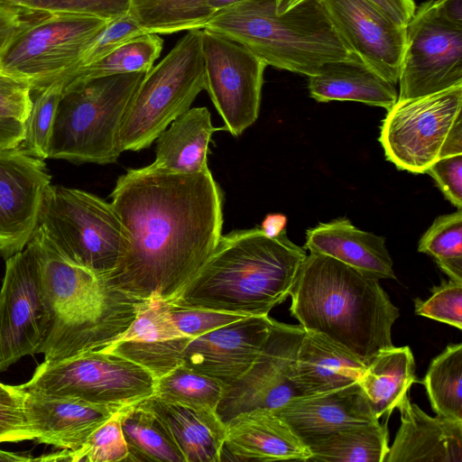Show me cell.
Masks as SVG:
<instances>
[{"instance_id": "1", "label": "cell", "mask_w": 462, "mask_h": 462, "mask_svg": "<svg viewBox=\"0 0 462 462\" xmlns=\"http://www.w3.org/2000/svg\"><path fill=\"white\" fill-rule=\"evenodd\" d=\"M122 250L106 283L138 299L173 300L217 246L223 192L209 170L168 173L129 169L110 194Z\"/></svg>"}, {"instance_id": "2", "label": "cell", "mask_w": 462, "mask_h": 462, "mask_svg": "<svg viewBox=\"0 0 462 462\" xmlns=\"http://www.w3.org/2000/svg\"><path fill=\"white\" fill-rule=\"evenodd\" d=\"M380 280L321 254H307L290 297L291 315L318 335L367 365L393 346L400 316Z\"/></svg>"}, {"instance_id": "3", "label": "cell", "mask_w": 462, "mask_h": 462, "mask_svg": "<svg viewBox=\"0 0 462 462\" xmlns=\"http://www.w3.org/2000/svg\"><path fill=\"white\" fill-rule=\"evenodd\" d=\"M307 256L286 230L267 236L260 226L221 236L196 275L169 303L243 316H267L291 294Z\"/></svg>"}, {"instance_id": "4", "label": "cell", "mask_w": 462, "mask_h": 462, "mask_svg": "<svg viewBox=\"0 0 462 462\" xmlns=\"http://www.w3.org/2000/svg\"><path fill=\"white\" fill-rule=\"evenodd\" d=\"M33 236L51 313L40 353L44 360H60L104 350L130 326L142 299L116 290L103 277L66 261L39 228Z\"/></svg>"}, {"instance_id": "5", "label": "cell", "mask_w": 462, "mask_h": 462, "mask_svg": "<svg viewBox=\"0 0 462 462\" xmlns=\"http://www.w3.org/2000/svg\"><path fill=\"white\" fill-rule=\"evenodd\" d=\"M202 29L242 45L267 66L308 77L356 55L323 0H305L281 14L275 0H245L215 13Z\"/></svg>"}, {"instance_id": "6", "label": "cell", "mask_w": 462, "mask_h": 462, "mask_svg": "<svg viewBox=\"0 0 462 462\" xmlns=\"http://www.w3.org/2000/svg\"><path fill=\"white\" fill-rule=\"evenodd\" d=\"M146 73L67 82L57 106L48 158L76 163L116 162L122 153L121 125Z\"/></svg>"}, {"instance_id": "7", "label": "cell", "mask_w": 462, "mask_h": 462, "mask_svg": "<svg viewBox=\"0 0 462 462\" xmlns=\"http://www.w3.org/2000/svg\"><path fill=\"white\" fill-rule=\"evenodd\" d=\"M202 29L187 31L170 52L145 74L120 127V149L150 147L205 90Z\"/></svg>"}, {"instance_id": "8", "label": "cell", "mask_w": 462, "mask_h": 462, "mask_svg": "<svg viewBox=\"0 0 462 462\" xmlns=\"http://www.w3.org/2000/svg\"><path fill=\"white\" fill-rule=\"evenodd\" d=\"M55 251L69 263L105 277L122 250L121 225L111 203L78 189L50 184L38 225Z\"/></svg>"}, {"instance_id": "9", "label": "cell", "mask_w": 462, "mask_h": 462, "mask_svg": "<svg viewBox=\"0 0 462 462\" xmlns=\"http://www.w3.org/2000/svg\"><path fill=\"white\" fill-rule=\"evenodd\" d=\"M387 111L379 141L399 170L425 173L437 160L462 153V84L397 100Z\"/></svg>"}, {"instance_id": "10", "label": "cell", "mask_w": 462, "mask_h": 462, "mask_svg": "<svg viewBox=\"0 0 462 462\" xmlns=\"http://www.w3.org/2000/svg\"><path fill=\"white\" fill-rule=\"evenodd\" d=\"M108 22L72 13H41L12 40L0 58V70L38 92L64 79Z\"/></svg>"}, {"instance_id": "11", "label": "cell", "mask_w": 462, "mask_h": 462, "mask_svg": "<svg viewBox=\"0 0 462 462\" xmlns=\"http://www.w3.org/2000/svg\"><path fill=\"white\" fill-rule=\"evenodd\" d=\"M154 383L155 378L141 365L114 353L94 351L44 360L20 386L26 392L124 408L153 395Z\"/></svg>"}, {"instance_id": "12", "label": "cell", "mask_w": 462, "mask_h": 462, "mask_svg": "<svg viewBox=\"0 0 462 462\" xmlns=\"http://www.w3.org/2000/svg\"><path fill=\"white\" fill-rule=\"evenodd\" d=\"M51 318L39 245L32 236L22 251L5 260L0 289V372L40 353Z\"/></svg>"}, {"instance_id": "13", "label": "cell", "mask_w": 462, "mask_h": 462, "mask_svg": "<svg viewBox=\"0 0 462 462\" xmlns=\"http://www.w3.org/2000/svg\"><path fill=\"white\" fill-rule=\"evenodd\" d=\"M398 82L397 100L462 84V27L438 15L431 0L416 8L406 26Z\"/></svg>"}, {"instance_id": "14", "label": "cell", "mask_w": 462, "mask_h": 462, "mask_svg": "<svg viewBox=\"0 0 462 462\" xmlns=\"http://www.w3.org/2000/svg\"><path fill=\"white\" fill-rule=\"evenodd\" d=\"M205 90L225 130L240 135L257 119L266 64L242 45L202 29Z\"/></svg>"}, {"instance_id": "15", "label": "cell", "mask_w": 462, "mask_h": 462, "mask_svg": "<svg viewBox=\"0 0 462 462\" xmlns=\"http://www.w3.org/2000/svg\"><path fill=\"white\" fill-rule=\"evenodd\" d=\"M304 333L300 326L273 319L263 351L250 369L226 389L217 407V414L224 423L255 409L276 411L301 395L294 373Z\"/></svg>"}, {"instance_id": "16", "label": "cell", "mask_w": 462, "mask_h": 462, "mask_svg": "<svg viewBox=\"0 0 462 462\" xmlns=\"http://www.w3.org/2000/svg\"><path fill=\"white\" fill-rule=\"evenodd\" d=\"M51 180L43 160L19 146L0 149V254L5 260L32 237Z\"/></svg>"}, {"instance_id": "17", "label": "cell", "mask_w": 462, "mask_h": 462, "mask_svg": "<svg viewBox=\"0 0 462 462\" xmlns=\"http://www.w3.org/2000/svg\"><path fill=\"white\" fill-rule=\"evenodd\" d=\"M269 316H245L192 338L186 346L182 365L223 383L226 388L253 365L269 337Z\"/></svg>"}, {"instance_id": "18", "label": "cell", "mask_w": 462, "mask_h": 462, "mask_svg": "<svg viewBox=\"0 0 462 462\" xmlns=\"http://www.w3.org/2000/svg\"><path fill=\"white\" fill-rule=\"evenodd\" d=\"M341 36L366 65L398 82L406 42L402 27L367 0H323Z\"/></svg>"}, {"instance_id": "19", "label": "cell", "mask_w": 462, "mask_h": 462, "mask_svg": "<svg viewBox=\"0 0 462 462\" xmlns=\"http://www.w3.org/2000/svg\"><path fill=\"white\" fill-rule=\"evenodd\" d=\"M273 411L307 448L338 430L379 420L358 383L297 396Z\"/></svg>"}, {"instance_id": "20", "label": "cell", "mask_w": 462, "mask_h": 462, "mask_svg": "<svg viewBox=\"0 0 462 462\" xmlns=\"http://www.w3.org/2000/svg\"><path fill=\"white\" fill-rule=\"evenodd\" d=\"M121 409L26 391L23 396V411L34 440L69 451L79 449L98 427Z\"/></svg>"}, {"instance_id": "21", "label": "cell", "mask_w": 462, "mask_h": 462, "mask_svg": "<svg viewBox=\"0 0 462 462\" xmlns=\"http://www.w3.org/2000/svg\"><path fill=\"white\" fill-rule=\"evenodd\" d=\"M225 426L219 462H307L310 456L309 448L273 411L255 409L242 412Z\"/></svg>"}, {"instance_id": "22", "label": "cell", "mask_w": 462, "mask_h": 462, "mask_svg": "<svg viewBox=\"0 0 462 462\" xmlns=\"http://www.w3.org/2000/svg\"><path fill=\"white\" fill-rule=\"evenodd\" d=\"M401 424L384 462H462V420L431 417L406 396Z\"/></svg>"}, {"instance_id": "23", "label": "cell", "mask_w": 462, "mask_h": 462, "mask_svg": "<svg viewBox=\"0 0 462 462\" xmlns=\"http://www.w3.org/2000/svg\"><path fill=\"white\" fill-rule=\"evenodd\" d=\"M305 248L378 280L396 279L384 237L357 228L347 218L319 223L308 229Z\"/></svg>"}, {"instance_id": "24", "label": "cell", "mask_w": 462, "mask_h": 462, "mask_svg": "<svg viewBox=\"0 0 462 462\" xmlns=\"http://www.w3.org/2000/svg\"><path fill=\"white\" fill-rule=\"evenodd\" d=\"M143 402L165 424L186 462H219L226 426L215 410L154 394Z\"/></svg>"}, {"instance_id": "25", "label": "cell", "mask_w": 462, "mask_h": 462, "mask_svg": "<svg viewBox=\"0 0 462 462\" xmlns=\"http://www.w3.org/2000/svg\"><path fill=\"white\" fill-rule=\"evenodd\" d=\"M309 90L318 102L356 101L390 109L397 101L395 85L356 55L331 61L309 77Z\"/></svg>"}, {"instance_id": "26", "label": "cell", "mask_w": 462, "mask_h": 462, "mask_svg": "<svg viewBox=\"0 0 462 462\" xmlns=\"http://www.w3.org/2000/svg\"><path fill=\"white\" fill-rule=\"evenodd\" d=\"M215 127L205 106L189 108L155 140L154 162L150 168L168 173L192 174L206 171L208 143Z\"/></svg>"}, {"instance_id": "27", "label": "cell", "mask_w": 462, "mask_h": 462, "mask_svg": "<svg viewBox=\"0 0 462 462\" xmlns=\"http://www.w3.org/2000/svg\"><path fill=\"white\" fill-rule=\"evenodd\" d=\"M365 366L346 350L305 332L297 353L294 377L301 395L316 394L357 383Z\"/></svg>"}, {"instance_id": "28", "label": "cell", "mask_w": 462, "mask_h": 462, "mask_svg": "<svg viewBox=\"0 0 462 462\" xmlns=\"http://www.w3.org/2000/svg\"><path fill=\"white\" fill-rule=\"evenodd\" d=\"M415 362L408 346H393L377 354L358 380L375 416L387 417L408 396L416 382Z\"/></svg>"}, {"instance_id": "29", "label": "cell", "mask_w": 462, "mask_h": 462, "mask_svg": "<svg viewBox=\"0 0 462 462\" xmlns=\"http://www.w3.org/2000/svg\"><path fill=\"white\" fill-rule=\"evenodd\" d=\"M120 421L128 450L125 461L186 462L165 424L143 400L122 408Z\"/></svg>"}, {"instance_id": "30", "label": "cell", "mask_w": 462, "mask_h": 462, "mask_svg": "<svg viewBox=\"0 0 462 462\" xmlns=\"http://www.w3.org/2000/svg\"><path fill=\"white\" fill-rule=\"evenodd\" d=\"M308 448V461L384 462L389 450L387 423L377 420L346 428Z\"/></svg>"}, {"instance_id": "31", "label": "cell", "mask_w": 462, "mask_h": 462, "mask_svg": "<svg viewBox=\"0 0 462 462\" xmlns=\"http://www.w3.org/2000/svg\"><path fill=\"white\" fill-rule=\"evenodd\" d=\"M208 0H131V14L145 32L173 33L202 29L214 14Z\"/></svg>"}, {"instance_id": "32", "label": "cell", "mask_w": 462, "mask_h": 462, "mask_svg": "<svg viewBox=\"0 0 462 462\" xmlns=\"http://www.w3.org/2000/svg\"><path fill=\"white\" fill-rule=\"evenodd\" d=\"M421 383L436 415L462 420V344L448 345L432 359Z\"/></svg>"}, {"instance_id": "33", "label": "cell", "mask_w": 462, "mask_h": 462, "mask_svg": "<svg viewBox=\"0 0 462 462\" xmlns=\"http://www.w3.org/2000/svg\"><path fill=\"white\" fill-rule=\"evenodd\" d=\"M162 46L163 40L157 33L144 32L125 42L101 59L75 70L64 79V82L148 72L160 57Z\"/></svg>"}, {"instance_id": "34", "label": "cell", "mask_w": 462, "mask_h": 462, "mask_svg": "<svg viewBox=\"0 0 462 462\" xmlns=\"http://www.w3.org/2000/svg\"><path fill=\"white\" fill-rule=\"evenodd\" d=\"M226 389L223 383L181 364L155 379L153 394L164 400L207 407L217 411Z\"/></svg>"}, {"instance_id": "35", "label": "cell", "mask_w": 462, "mask_h": 462, "mask_svg": "<svg viewBox=\"0 0 462 462\" xmlns=\"http://www.w3.org/2000/svg\"><path fill=\"white\" fill-rule=\"evenodd\" d=\"M418 251L434 258L452 280L462 283V210L438 217L419 241Z\"/></svg>"}, {"instance_id": "36", "label": "cell", "mask_w": 462, "mask_h": 462, "mask_svg": "<svg viewBox=\"0 0 462 462\" xmlns=\"http://www.w3.org/2000/svg\"><path fill=\"white\" fill-rule=\"evenodd\" d=\"M191 339L183 337L157 342L116 341L102 351L141 365L157 379L182 364L184 349Z\"/></svg>"}, {"instance_id": "37", "label": "cell", "mask_w": 462, "mask_h": 462, "mask_svg": "<svg viewBox=\"0 0 462 462\" xmlns=\"http://www.w3.org/2000/svg\"><path fill=\"white\" fill-rule=\"evenodd\" d=\"M64 85V79L57 80L36 92L25 121L24 137L19 147L42 160L48 158L49 141Z\"/></svg>"}, {"instance_id": "38", "label": "cell", "mask_w": 462, "mask_h": 462, "mask_svg": "<svg viewBox=\"0 0 462 462\" xmlns=\"http://www.w3.org/2000/svg\"><path fill=\"white\" fill-rule=\"evenodd\" d=\"M120 411L98 427L76 451H61L47 456L49 461L118 462L125 461L128 450L122 431Z\"/></svg>"}, {"instance_id": "39", "label": "cell", "mask_w": 462, "mask_h": 462, "mask_svg": "<svg viewBox=\"0 0 462 462\" xmlns=\"http://www.w3.org/2000/svg\"><path fill=\"white\" fill-rule=\"evenodd\" d=\"M183 337L171 319L169 301L152 295L138 303L134 320L116 341L157 342Z\"/></svg>"}, {"instance_id": "40", "label": "cell", "mask_w": 462, "mask_h": 462, "mask_svg": "<svg viewBox=\"0 0 462 462\" xmlns=\"http://www.w3.org/2000/svg\"><path fill=\"white\" fill-rule=\"evenodd\" d=\"M37 13H72L92 15L106 22L131 10V0H12Z\"/></svg>"}, {"instance_id": "41", "label": "cell", "mask_w": 462, "mask_h": 462, "mask_svg": "<svg viewBox=\"0 0 462 462\" xmlns=\"http://www.w3.org/2000/svg\"><path fill=\"white\" fill-rule=\"evenodd\" d=\"M426 300L416 299L415 314L462 328V283L452 280L431 289Z\"/></svg>"}, {"instance_id": "42", "label": "cell", "mask_w": 462, "mask_h": 462, "mask_svg": "<svg viewBox=\"0 0 462 462\" xmlns=\"http://www.w3.org/2000/svg\"><path fill=\"white\" fill-rule=\"evenodd\" d=\"M24 391L20 385L0 389V443L34 440L23 411Z\"/></svg>"}, {"instance_id": "43", "label": "cell", "mask_w": 462, "mask_h": 462, "mask_svg": "<svg viewBox=\"0 0 462 462\" xmlns=\"http://www.w3.org/2000/svg\"><path fill=\"white\" fill-rule=\"evenodd\" d=\"M144 32L131 12L108 22L84 51L77 69L101 59L125 42Z\"/></svg>"}, {"instance_id": "44", "label": "cell", "mask_w": 462, "mask_h": 462, "mask_svg": "<svg viewBox=\"0 0 462 462\" xmlns=\"http://www.w3.org/2000/svg\"><path fill=\"white\" fill-rule=\"evenodd\" d=\"M170 306L174 324L184 336L191 338L245 317L210 310Z\"/></svg>"}, {"instance_id": "45", "label": "cell", "mask_w": 462, "mask_h": 462, "mask_svg": "<svg viewBox=\"0 0 462 462\" xmlns=\"http://www.w3.org/2000/svg\"><path fill=\"white\" fill-rule=\"evenodd\" d=\"M32 93L27 81L0 70V117L25 123L32 106Z\"/></svg>"}, {"instance_id": "46", "label": "cell", "mask_w": 462, "mask_h": 462, "mask_svg": "<svg viewBox=\"0 0 462 462\" xmlns=\"http://www.w3.org/2000/svg\"><path fill=\"white\" fill-rule=\"evenodd\" d=\"M435 180L446 199L457 208L462 207V153L442 157L426 171Z\"/></svg>"}, {"instance_id": "47", "label": "cell", "mask_w": 462, "mask_h": 462, "mask_svg": "<svg viewBox=\"0 0 462 462\" xmlns=\"http://www.w3.org/2000/svg\"><path fill=\"white\" fill-rule=\"evenodd\" d=\"M40 14L12 0H0V58L14 37Z\"/></svg>"}, {"instance_id": "48", "label": "cell", "mask_w": 462, "mask_h": 462, "mask_svg": "<svg viewBox=\"0 0 462 462\" xmlns=\"http://www.w3.org/2000/svg\"><path fill=\"white\" fill-rule=\"evenodd\" d=\"M397 24L406 27L411 20L416 5L413 0H367Z\"/></svg>"}, {"instance_id": "49", "label": "cell", "mask_w": 462, "mask_h": 462, "mask_svg": "<svg viewBox=\"0 0 462 462\" xmlns=\"http://www.w3.org/2000/svg\"><path fill=\"white\" fill-rule=\"evenodd\" d=\"M25 123L0 117V149L19 146L24 137Z\"/></svg>"}, {"instance_id": "50", "label": "cell", "mask_w": 462, "mask_h": 462, "mask_svg": "<svg viewBox=\"0 0 462 462\" xmlns=\"http://www.w3.org/2000/svg\"><path fill=\"white\" fill-rule=\"evenodd\" d=\"M431 4L438 15L462 27V0H431Z\"/></svg>"}, {"instance_id": "51", "label": "cell", "mask_w": 462, "mask_h": 462, "mask_svg": "<svg viewBox=\"0 0 462 462\" xmlns=\"http://www.w3.org/2000/svg\"><path fill=\"white\" fill-rule=\"evenodd\" d=\"M286 217L280 214L268 215L261 225L262 230L269 236H276L285 230Z\"/></svg>"}, {"instance_id": "52", "label": "cell", "mask_w": 462, "mask_h": 462, "mask_svg": "<svg viewBox=\"0 0 462 462\" xmlns=\"http://www.w3.org/2000/svg\"><path fill=\"white\" fill-rule=\"evenodd\" d=\"M245 0H208V5L215 14L227 7L233 6Z\"/></svg>"}, {"instance_id": "53", "label": "cell", "mask_w": 462, "mask_h": 462, "mask_svg": "<svg viewBox=\"0 0 462 462\" xmlns=\"http://www.w3.org/2000/svg\"><path fill=\"white\" fill-rule=\"evenodd\" d=\"M305 0H275L277 13H284Z\"/></svg>"}, {"instance_id": "54", "label": "cell", "mask_w": 462, "mask_h": 462, "mask_svg": "<svg viewBox=\"0 0 462 462\" xmlns=\"http://www.w3.org/2000/svg\"><path fill=\"white\" fill-rule=\"evenodd\" d=\"M34 460L33 457H23L18 454H14L11 452L3 451L0 449V461H32Z\"/></svg>"}, {"instance_id": "55", "label": "cell", "mask_w": 462, "mask_h": 462, "mask_svg": "<svg viewBox=\"0 0 462 462\" xmlns=\"http://www.w3.org/2000/svg\"><path fill=\"white\" fill-rule=\"evenodd\" d=\"M5 383H2L0 382V389H1V388H3V387H5Z\"/></svg>"}]
</instances>
